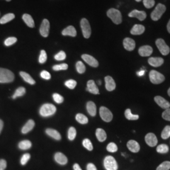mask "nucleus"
<instances>
[{"instance_id":"49530a36","label":"nucleus","mask_w":170,"mask_h":170,"mask_svg":"<svg viewBox=\"0 0 170 170\" xmlns=\"http://www.w3.org/2000/svg\"><path fill=\"white\" fill-rule=\"evenodd\" d=\"M66 57V54L64 52V51L61 50L59 53H57L56 55L54 56V59L57 61H62L64 60Z\"/></svg>"},{"instance_id":"ea45409f","label":"nucleus","mask_w":170,"mask_h":170,"mask_svg":"<svg viewBox=\"0 0 170 170\" xmlns=\"http://www.w3.org/2000/svg\"><path fill=\"white\" fill-rule=\"evenodd\" d=\"M68 68V65L67 64H57L53 66V70L57 71H61V70H66Z\"/></svg>"},{"instance_id":"b1692460","label":"nucleus","mask_w":170,"mask_h":170,"mask_svg":"<svg viewBox=\"0 0 170 170\" xmlns=\"http://www.w3.org/2000/svg\"><path fill=\"white\" fill-rule=\"evenodd\" d=\"M45 132H46V134L48 135H49L50 137L53 138V139L57 141L61 140V135L56 130H54L53 129H47Z\"/></svg>"},{"instance_id":"de8ad7c7","label":"nucleus","mask_w":170,"mask_h":170,"mask_svg":"<svg viewBox=\"0 0 170 170\" xmlns=\"http://www.w3.org/2000/svg\"><path fill=\"white\" fill-rule=\"evenodd\" d=\"M16 41H17V39L16 37H9L5 40V45L6 46H10V45L14 44L15 43H16Z\"/></svg>"},{"instance_id":"1a4fd4ad","label":"nucleus","mask_w":170,"mask_h":170,"mask_svg":"<svg viewBox=\"0 0 170 170\" xmlns=\"http://www.w3.org/2000/svg\"><path fill=\"white\" fill-rule=\"evenodd\" d=\"M156 45L160 51V53L166 56L169 53L170 49L169 47L166 45L164 40L162 39H158L156 41Z\"/></svg>"},{"instance_id":"5fc2aeb1","label":"nucleus","mask_w":170,"mask_h":170,"mask_svg":"<svg viewBox=\"0 0 170 170\" xmlns=\"http://www.w3.org/2000/svg\"><path fill=\"white\" fill-rule=\"evenodd\" d=\"M87 170H97L96 166L93 163H89L87 165Z\"/></svg>"},{"instance_id":"c03bdc74","label":"nucleus","mask_w":170,"mask_h":170,"mask_svg":"<svg viewBox=\"0 0 170 170\" xmlns=\"http://www.w3.org/2000/svg\"><path fill=\"white\" fill-rule=\"evenodd\" d=\"M107 150L110 152H115L116 151H117L118 147H117V146L115 143L110 142L108 144V146L107 147Z\"/></svg>"},{"instance_id":"864d4df0","label":"nucleus","mask_w":170,"mask_h":170,"mask_svg":"<svg viewBox=\"0 0 170 170\" xmlns=\"http://www.w3.org/2000/svg\"><path fill=\"white\" fill-rule=\"evenodd\" d=\"M6 168V161L5 159H0V170H5Z\"/></svg>"},{"instance_id":"cd10ccee","label":"nucleus","mask_w":170,"mask_h":170,"mask_svg":"<svg viewBox=\"0 0 170 170\" xmlns=\"http://www.w3.org/2000/svg\"><path fill=\"white\" fill-rule=\"evenodd\" d=\"M34 126H35V122H34V121L33 120H29L23 127L22 129V132L23 134H27L32 130L33 129Z\"/></svg>"},{"instance_id":"6e6d98bb","label":"nucleus","mask_w":170,"mask_h":170,"mask_svg":"<svg viewBox=\"0 0 170 170\" xmlns=\"http://www.w3.org/2000/svg\"><path fill=\"white\" fill-rule=\"evenodd\" d=\"M73 169H74V170H82L81 168H80L79 165L78 164H77V163H76V164H74Z\"/></svg>"},{"instance_id":"e433bc0d","label":"nucleus","mask_w":170,"mask_h":170,"mask_svg":"<svg viewBox=\"0 0 170 170\" xmlns=\"http://www.w3.org/2000/svg\"><path fill=\"white\" fill-rule=\"evenodd\" d=\"M76 135V130L74 127H71L68 130V139L70 141H73Z\"/></svg>"},{"instance_id":"f8f14e48","label":"nucleus","mask_w":170,"mask_h":170,"mask_svg":"<svg viewBox=\"0 0 170 170\" xmlns=\"http://www.w3.org/2000/svg\"><path fill=\"white\" fill-rule=\"evenodd\" d=\"M146 13L144 11H138L137 10H134L129 13V17H134L137 18L140 21H143L146 18Z\"/></svg>"},{"instance_id":"f257e3e1","label":"nucleus","mask_w":170,"mask_h":170,"mask_svg":"<svg viewBox=\"0 0 170 170\" xmlns=\"http://www.w3.org/2000/svg\"><path fill=\"white\" fill-rule=\"evenodd\" d=\"M107 14L108 18H110L115 24L118 25L122 23V14L118 10L115 8H110L107 11Z\"/></svg>"},{"instance_id":"9d476101","label":"nucleus","mask_w":170,"mask_h":170,"mask_svg":"<svg viewBox=\"0 0 170 170\" xmlns=\"http://www.w3.org/2000/svg\"><path fill=\"white\" fill-rule=\"evenodd\" d=\"M50 29V23L48 20H43L40 27V33L44 37H47L49 36Z\"/></svg>"},{"instance_id":"8fccbe9b","label":"nucleus","mask_w":170,"mask_h":170,"mask_svg":"<svg viewBox=\"0 0 170 170\" xmlns=\"http://www.w3.org/2000/svg\"><path fill=\"white\" fill-rule=\"evenodd\" d=\"M30 154H28V153H26V154L23 155L21 158V164L22 165H25L27 164V163L28 161V160L30 159Z\"/></svg>"},{"instance_id":"7ed1b4c3","label":"nucleus","mask_w":170,"mask_h":170,"mask_svg":"<svg viewBox=\"0 0 170 170\" xmlns=\"http://www.w3.org/2000/svg\"><path fill=\"white\" fill-rule=\"evenodd\" d=\"M56 112V107L50 104H45L43 105L40 109V114L42 117H49L53 115Z\"/></svg>"},{"instance_id":"f704fd0d","label":"nucleus","mask_w":170,"mask_h":170,"mask_svg":"<svg viewBox=\"0 0 170 170\" xmlns=\"http://www.w3.org/2000/svg\"><path fill=\"white\" fill-rule=\"evenodd\" d=\"M76 70L79 74H83L86 71V67L81 61H78L76 64Z\"/></svg>"},{"instance_id":"603ef678","label":"nucleus","mask_w":170,"mask_h":170,"mask_svg":"<svg viewBox=\"0 0 170 170\" xmlns=\"http://www.w3.org/2000/svg\"><path fill=\"white\" fill-rule=\"evenodd\" d=\"M40 76H41V78H42L44 79H46V80H49L51 78L50 74L47 71H42L40 73Z\"/></svg>"},{"instance_id":"0eeeda50","label":"nucleus","mask_w":170,"mask_h":170,"mask_svg":"<svg viewBox=\"0 0 170 170\" xmlns=\"http://www.w3.org/2000/svg\"><path fill=\"white\" fill-rule=\"evenodd\" d=\"M104 164L107 170H117L118 169V164L116 160L111 156L105 157Z\"/></svg>"},{"instance_id":"2f4dec72","label":"nucleus","mask_w":170,"mask_h":170,"mask_svg":"<svg viewBox=\"0 0 170 170\" xmlns=\"http://www.w3.org/2000/svg\"><path fill=\"white\" fill-rule=\"evenodd\" d=\"M76 120L77 122L81 124H86L88 122V118L82 113H78L76 116Z\"/></svg>"},{"instance_id":"79ce46f5","label":"nucleus","mask_w":170,"mask_h":170,"mask_svg":"<svg viewBox=\"0 0 170 170\" xmlns=\"http://www.w3.org/2000/svg\"><path fill=\"white\" fill-rule=\"evenodd\" d=\"M77 84V83L75 80H73V79H70V80H67L65 82V85L66 87H67L68 88L70 89H74Z\"/></svg>"},{"instance_id":"680f3d73","label":"nucleus","mask_w":170,"mask_h":170,"mask_svg":"<svg viewBox=\"0 0 170 170\" xmlns=\"http://www.w3.org/2000/svg\"><path fill=\"white\" fill-rule=\"evenodd\" d=\"M98 83L99 84H101V81H98Z\"/></svg>"},{"instance_id":"0e129e2a","label":"nucleus","mask_w":170,"mask_h":170,"mask_svg":"<svg viewBox=\"0 0 170 170\" xmlns=\"http://www.w3.org/2000/svg\"><path fill=\"white\" fill-rule=\"evenodd\" d=\"M6 2H10L11 0H6Z\"/></svg>"},{"instance_id":"4c0bfd02","label":"nucleus","mask_w":170,"mask_h":170,"mask_svg":"<svg viewBox=\"0 0 170 170\" xmlns=\"http://www.w3.org/2000/svg\"><path fill=\"white\" fill-rule=\"evenodd\" d=\"M170 137V126H166L161 133V138L163 139H166Z\"/></svg>"},{"instance_id":"ddd939ff","label":"nucleus","mask_w":170,"mask_h":170,"mask_svg":"<svg viewBox=\"0 0 170 170\" xmlns=\"http://www.w3.org/2000/svg\"><path fill=\"white\" fill-rule=\"evenodd\" d=\"M81 58L88 64H89L90 66H91L92 67H96L99 65L98 61L95 57H93V56H91L90 55L83 54L81 56Z\"/></svg>"},{"instance_id":"2eb2a0df","label":"nucleus","mask_w":170,"mask_h":170,"mask_svg":"<svg viewBox=\"0 0 170 170\" xmlns=\"http://www.w3.org/2000/svg\"><path fill=\"white\" fill-rule=\"evenodd\" d=\"M152 48L149 45H144L139 49V54L142 57L150 56L152 53Z\"/></svg>"},{"instance_id":"a878e982","label":"nucleus","mask_w":170,"mask_h":170,"mask_svg":"<svg viewBox=\"0 0 170 170\" xmlns=\"http://www.w3.org/2000/svg\"><path fill=\"white\" fill-rule=\"evenodd\" d=\"M96 136L100 142H104L107 139V134L102 129H97L96 130Z\"/></svg>"},{"instance_id":"473e14b6","label":"nucleus","mask_w":170,"mask_h":170,"mask_svg":"<svg viewBox=\"0 0 170 170\" xmlns=\"http://www.w3.org/2000/svg\"><path fill=\"white\" fill-rule=\"evenodd\" d=\"M19 147L20 149L27 150L30 149L32 147V143L30 141H28V140L22 141L19 144Z\"/></svg>"},{"instance_id":"412c9836","label":"nucleus","mask_w":170,"mask_h":170,"mask_svg":"<svg viewBox=\"0 0 170 170\" xmlns=\"http://www.w3.org/2000/svg\"><path fill=\"white\" fill-rule=\"evenodd\" d=\"M62 36H71V37H76V30L73 26H69L64 28L62 32Z\"/></svg>"},{"instance_id":"4468645a","label":"nucleus","mask_w":170,"mask_h":170,"mask_svg":"<svg viewBox=\"0 0 170 170\" xmlns=\"http://www.w3.org/2000/svg\"><path fill=\"white\" fill-rule=\"evenodd\" d=\"M155 101L156 103L162 108H164L166 110L170 107V104L162 96H155Z\"/></svg>"},{"instance_id":"f03ea898","label":"nucleus","mask_w":170,"mask_h":170,"mask_svg":"<svg viewBox=\"0 0 170 170\" xmlns=\"http://www.w3.org/2000/svg\"><path fill=\"white\" fill-rule=\"evenodd\" d=\"M14 74L11 71L4 68H0V83H11L14 80Z\"/></svg>"},{"instance_id":"c85d7f7f","label":"nucleus","mask_w":170,"mask_h":170,"mask_svg":"<svg viewBox=\"0 0 170 170\" xmlns=\"http://www.w3.org/2000/svg\"><path fill=\"white\" fill-rule=\"evenodd\" d=\"M20 74L21 76V77L25 80V81H26L27 83H29L30 84H34L36 83V81L35 80H34L29 74L25 73V72H23V71H21L20 73Z\"/></svg>"},{"instance_id":"052dcab7","label":"nucleus","mask_w":170,"mask_h":170,"mask_svg":"<svg viewBox=\"0 0 170 170\" xmlns=\"http://www.w3.org/2000/svg\"><path fill=\"white\" fill-rule=\"evenodd\" d=\"M168 95L170 96V88H169V90H168Z\"/></svg>"},{"instance_id":"c9c22d12","label":"nucleus","mask_w":170,"mask_h":170,"mask_svg":"<svg viewBox=\"0 0 170 170\" xmlns=\"http://www.w3.org/2000/svg\"><path fill=\"white\" fill-rule=\"evenodd\" d=\"M156 151L158 152L161 153V154H165V153H167L169 151V147L166 144H160L159 145L157 148Z\"/></svg>"},{"instance_id":"13d9d810","label":"nucleus","mask_w":170,"mask_h":170,"mask_svg":"<svg viewBox=\"0 0 170 170\" xmlns=\"http://www.w3.org/2000/svg\"><path fill=\"white\" fill-rule=\"evenodd\" d=\"M3 127V122L0 119V133H1Z\"/></svg>"},{"instance_id":"09e8293b","label":"nucleus","mask_w":170,"mask_h":170,"mask_svg":"<svg viewBox=\"0 0 170 170\" xmlns=\"http://www.w3.org/2000/svg\"><path fill=\"white\" fill-rule=\"evenodd\" d=\"M53 99L57 104H61L64 101V98L58 93H54L53 95Z\"/></svg>"},{"instance_id":"423d86ee","label":"nucleus","mask_w":170,"mask_h":170,"mask_svg":"<svg viewBox=\"0 0 170 170\" xmlns=\"http://www.w3.org/2000/svg\"><path fill=\"white\" fill-rule=\"evenodd\" d=\"M80 25H81V28L82 30L83 35L84 37L86 39L90 38L91 36V27L88 20L86 19H81Z\"/></svg>"},{"instance_id":"aec40b11","label":"nucleus","mask_w":170,"mask_h":170,"mask_svg":"<svg viewBox=\"0 0 170 170\" xmlns=\"http://www.w3.org/2000/svg\"><path fill=\"white\" fill-rule=\"evenodd\" d=\"M145 31V27L139 24H136L130 30V33L132 35H135V36H138V35H141Z\"/></svg>"},{"instance_id":"f3484780","label":"nucleus","mask_w":170,"mask_h":170,"mask_svg":"<svg viewBox=\"0 0 170 170\" xmlns=\"http://www.w3.org/2000/svg\"><path fill=\"white\" fill-rule=\"evenodd\" d=\"M87 91L94 95H98L100 93L99 90L93 80H89L87 83Z\"/></svg>"},{"instance_id":"3c124183","label":"nucleus","mask_w":170,"mask_h":170,"mask_svg":"<svg viewBox=\"0 0 170 170\" xmlns=\"http://www.w3.org/2000/svg\"><path fill=\"white\" fill-rule=\"evenodd\" d=\"M163 118L166 121H170V108L166 109L164 112H163L162 114Z\"/></svg>"},{"instance_id":"37998d69","label":"nucleus","mask_w":170,"mask_h":170,"mask_svg":"<svg viewBox=\"0 0 170 170\" xmlns=\"http://www.w3.org/2000/svg\"><path fill=\"white\" fill-rule=\"evenodd\" d=\"M143 3L146 8L149 9L155 6V0H143Z\"/></svg>"},{"instance_id":"bf43d9fd","label":"nucleus","mask_w":170,"mask_h":170,"mask_svg":"<svg viewBox=\"0 0 170 170\" xmlns=\"http://www.w3.org/2000/svg\"><path fill=\"white\" fill-rule=\"evenodd\" d=\"M167 29H168V32L170 33V20H169V22H168V25H167Z\"/></svg>"},{"instance_id":"20e7f679","label":"nucleus","mask_w":170,"mask_h":170,"mask_svg":"<svg viewBox=\"0 0 170 170\" xmlns=\"http://www.w3.org/2000/svg\"><path fill=\"white\" fill-rule=\"evenodd\" d=\"M166 9V6L164 5L159 3L156 6L154 11H153L151 14V17L152 20L154 21H158V20H159L161 18L163 13L165 12Z\"/></svg>"},{"instance_id":"39448f33","label":"nucleus","mask_w":170,"mask_h":170,"mask_svg":"<svg viewBox=\"0 0 170 170\" xmlns=\"http://www.w3.org/2000/svg\"><path fill=\"white\" fill-rule=\"evenodd\" d=\"M149 79L152 83L158 84L163 83L165 80V77L158 71L152 70L149 73Z\"/></svg>"},{"instance_id":"5701e85b","label":"nucleus","mask_w":170,"mask_h":170,"mask_svg":"<svg viewBox=\"0 0 170 170\" xmlns=\"http://www.w3.org/2000/svg\"><path fill=\"white\" fill-rule=\"evenodd\" d=\"M54 159L57 163H59L61 165H64V164H67V157L61 152L56 153V155L54 156Z\"/></svg>"},{"instance_id":"c756f323","label":"nucleus","mask_w":170,"mask_h":170,"mask_svg":"<svg viewBox=\"0 0 170 170\" xmlns=\"http://www.w3.org/2000/svg\"><path fill=\"white\" fill-rule=\"evenodd\" d=\"M15 15L13 13H8L5 15L2 18L0 19V23L5 24L15 19Z\"/></svg>"},{"instance_id":"dca6fc26","label":"nucleus","mask_w":170,"mask_h":170,"mask_svg":"<svg viewBox=\"0 0 170 170\" xmlns=\"http://www.w3.org/2000/svg\"><path fill=\"white\" fill-rule=\"evenodd\" d=\"M105 88L108 91H112L114 90L116 88V84L113 79L110 76H107L105 78Z\"/></svg>"},{"instance_id":"a18cd8bd","label":"nucleus","mask_w":170,"mask_h":170,"mask_svg":"<svg viewBox=\"0 0 170 170\" xmlns=\"http://www.w3.org/2000/svg\"><path fill=\"white\" fill-rule=\"evenodd\" d=\"M47 54L45 53V51L44 50H42L41 52H40V56H39V61L40 64H44L47 61Z\"/></svg>"},{"instance_id":"393cba45","label":"nucleus","mask_w":170,"mask_h":170,"mask_svg":"<svg viewBox=\"0 0 170 170\" xmlns=\"http://www.w3.org/2000/svg\"><path fill=\"white\" fill-rule=\"evenodd\" d=\"M87 108L88 113L92 116L95 117L96 114V107L95 103L93 101H88L87 104Z\"/></svg>"},{"instance_id":"a19ab883","label":"nucleus","mask_w":170,"mask_h":170,"mask_svg":"<svg viewBox=\"0 0 170 170\" xmlns=\"http://www.w3.org/2000/svg\"><path fill=\"white\" fill-rule=\"evenodd\" d=\"M83 145L85 148L88 149V151H92L93 149V146L90 140L88 139H84L83 141Z\"/></svg>"},{"instance_id":"4be33fe9","label":"nucleus","mask_w":170,"mask_h":170,"mask_svg":"<svg viewBox=\"0 0 170 170\" xmlns=\"http://www.w3.org/2000/svg\"><path fill=\"white\" fill-rule=\"evenodd\" d=\"M148 62L151 66L157 67L163 64L164 59L161 57H150L148 59Z\"/></svg>"},{"instance_id":"bb28decb","label":"nucleus","mask_w":170,"mask_h":170,"mask_svg":"<svg viewBox=\"0 0 170 170\" xmlns=\"http://www.w3.org/2000/svg\"><path fill=\"white\" fill-rule=\"evenodd\" d=\"M22 19L28 27L30 28H33L35 27V23H34V21L30 15L24 14L22 16Z\"/></svg>"},{"instance_id":"7c9ffc66","label":"nucleus","mask_w":170,"mask_h":170,"mask_svg":"<svg viewBox=\"0 0 170 170\" xmlns=\"http://www.w3.org/2000/svg\"><path fill=\"white\" fill-rule=\"evenodd\" d=\"M125 116L127 119L129 121H136L138 120L139 117L138 115H134L132 113L130 109L128 108L125 111Z\"/></svg>"},{"instance_id":"58836bf2","label":"nucleus","mask_w":170,"mask_h":170,"mask_svg":"<svg viewBox=\"0 0 170 170\" xmlns=\"http://www.w3.org/2000/svg\"><path fill=\"white\" fill-rule=\"evenodd\" d=\"M170 169V162L169 161H164L158 167L156 170H169Z\"/></svg>"},{"instance_id":"72a5a7b5","label":"nucleus","mask_w":170,"mask_h":170,"mask_svg":"<svg viewBox=\"0 0 170 170\" xmlns=\"http://www.w3.org/2000/svg\"><path fill=\"white\" fill-rule=\"evenodd\" d=\"M26 92V90L25 88L23 87H19L18 89H16L14 95H13L12 98L13 99H15L17 97H20V96H22L25 94Z\"/></svg>"},{"instance_id":"9b49d317","label":"nucleus","mask_w":170,"mask_h":170,"mask_svg":"<svg viewBox=\"0 0 170 170\" xmlns=\"http://www.w3.org/2000/svg\"><path fill=\"white\" fill-rule=\"evenodd\" d=\"M145 141L146 144L150 147H155L157 145L158 139L155 134L153 133H148L145 137Z\"/></svg>"},{"instance_id":"e2e57ef3","label":"nucleus","mask_w":170,"mask_h":170,"mask_svg":"<svg viewBox=\"0 0 170 170\" xmlns=\"http://www.w3.org/2000/svg\"><path fill=\"white\" fill-rule=\"evenodd\" d=\"M135 1H136L137 2H140L141 1V0H135Z\"/></svg>"},{"instance_id":"a211bd4d","label":"nucleus","mask_w":170,"mask_h":170,"mask_svg":"<svg viewBox=\"0 0 170 170\" xmlns=\"http://www.w3.org/2000/svg\"><path fill=\"white\" fill-rule=\"evenodd\" d=\"M123 45L125 48L128 51H132L135 47V41L130 38H125L123 41Z\"/></svg>"},{"instance_id":"6ab92c4d","label":"nucleus","mask_w":170,"mask_h":170,"mask_svg":"<svg viewBox=\"0 0 170 170\" xmlns=\"http://www.w3.org/2000/svg\"><path fill=\"white\" fill-rule=\"evenodd\" d=\"M127 146L129 150L134 153L138 152L140 151V146L139 143L134 140L129 141L127 144Z\"/></svg>"},{"instance_id":"4d7b16f0","label":"nucleus","mask_w":170,"mask_h":170,"mask_svg":"<svg viewBox=\"0 0 170 170\" xmlns=\"http://www.w3.org/2000/svg\"><path fill=\"white\" fill-rule=\"evenodd\" d=\"M145 72H146V71H145V70H142L141 71H138V72L137 73V74H138V76H142L144 74Z\"/></svg>"},{"instance_id":"6e6552de","label":"nucleus","mask_w":170,"mask_h":170,"mask_svg":"<svg viewBox=\"0 0 170 170\" xmlns=\"http://www.w3.org/2000/svg\"><path fill=\"white\" fill-rule=\"evenodd\" d=\"M100 115L102 120L106 122H110L113 118L112 113L109 109L105 107H101L100 108Z\"/></svg>"}]
</instances>
